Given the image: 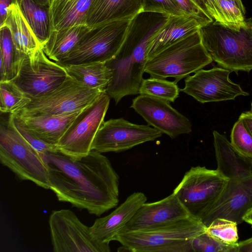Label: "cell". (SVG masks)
<instances>
[{"label": "cell", "instance_id": "603a6c76", "mask_svg": "<svg viewBox=\"0 0 252 252\" xmlns=\"http://www.w3.org/2000/svg\"><path fill=\"white\" fill-rule=\"evenodd\" d=\"M2 26L7 27L10 30L15 47L21 55H30L43 49L24 16L18 3L10 5L5 21L1 26Z\"/></svg>", "mask_w": 252, "mask_h": 252}, {"label": "cell", "instance_id": "7402d4cb", "mask_svg": "<svg viewBox=\"0 0 252 252\" xmlns=\"http://www.w3.org/2000/svg\"><path fill=\"white\" fill-rule=\"evenodd\" d=\"M201 27L199 21L190 15H170L150 38L148 59L166 46L198 31Z\"/></svg>", "mask_w": 252, "mask_h": 252}, {"label": "cell", "instance_id": "e0dca14e", "mask_svg": "<svg viewBox=\"0 0 252 252\" xmlns=\"http://www.w3.org/2000/svg\"><path fill=\"white\" fill-rule=\"evenodd\" d=\"M190 216L177 196L172 193L160 200L144 203L120 233L153 228Z\"/></svg>", "mask_w": 252, "mask_h": 252}, {"label": "cell", "instance_id": "484cf974", "mask_svg": "<svg viewBox=\"0 0 252 252\" xmlns=\"http://www.w3.org/2000/svg\"><path fill=\"white\" fill-rule=\"evenodd\" d=\"M68 75L93 89L106 92L112 72L106 62L72 64L63 66Z\"/></svg>", "mask_w": 252, "mask_h": 252}, {"label": "cell", "instance_id": "52a82bcc", "mask_svg": "<svg viewBox=\"0 0 252 252\" xmlns=\"http://www.w3.org/2000/svg\"><path fill=\"white\" fill-rule=\"evenodd\" d=\"M228 180L217 169L192 167L173 193L191 216L201 220L218 201Z\"/></svg>", "mask_w": 252, "mask_h": 252}, {"label": "cell", "instance_id": "7c38bea8", "mask_svg": "<svg viewBox=\"0 0 252 252\" xmlns=\"http://www.w3.org/2000/svg\"><path fill=\"white\" fill-rule=\"evenodd\" d=\"M67 76L64 67L50 60L41 49L25 56L18 74L11 81L31 98L54 90Z\"/></svg>", "mask_w": 252, "mask_h": 252}, {"label": "cell", "instance_id": "ee69618b", "mask_svg": "<svg viewBox=\"0 0 252 252\" xmlns=\"http://www.w3.org/2000/svg\"><path fill=\"white\" fill-rule=\"evenodd\" d=\"M238 0L239 2H240V3H242V0Z\"/></svg>", "mask_w": 252, "mask_h": 252}, {"label": "cell", "instance_id": "ba28073f", "mask_svg": "<svg viewBox=\"0 0 252 252\" xmlns=\"http://www.w3.org/2000/svg\"><path fill=\"white\" fill-rule=\"evenodd\" d=\"M131 19L113 21L90 28L73 49L57 63L65 66L107 62L119 51Z\"/></svg>", "mask_w": 252, "mask_h": 252}, {"label": "cell", "instance_id": "4dcf8cb0", "mask_svg": "<svg viewBox=\"0 0 252 252\" xmlns=\"http://www.w3.org/2000/svg\"><path fill=\"white\" fill-rule=\"evenodd\" d=\"M93 1V0H74L51 24L50 31L85 24L86 14Z\"/></svg>", "mask_w": 252, "mask_h": 252}, {"label": "cell", "instance_id": "9a60e30c", "mask_svg": "<svg viewBox=\"0 0 252 252\" xmlns=\"http://www.w3.org/2000/svg\"><path fill=\"white\" fill-rule=\"evenodd\" d=\"M130 107L149 125L171 138L191 131L189 120L166 100L140 94L133 99Z\"/></svg>", "mask_w": 252, "mask_h": 252}, {"label": "cell", "instance_id": "ac0fdd59", "mask_svg": "<svg viewBox=\"0 0 252 252\" xmlns=\"http://www.w3.org/2000/svg\"><path fill=\"white\" fill-rule=\"evenodd\" d=\"M147 200L144 193L133 192L110 214L95 220L91 226L93 235L102 243H109L114 241Z\"/></svg>", "mask_w": 252, "mask_h": 252}, {"label": "cell", "instance_id": "836d02e7", "mask_svg": "<svg viewBox=\"0 0 252 252\" xmlns=\"http://www.w3.org/2000/svg\"><path fill=\"white\" fill-rule=\"evenodd\" d=\"M230 142L240 153L252 158V135L240 117L232 127Z\"/></svg>", "mask_w": 252, "mask_h": 252}, {"label": "cell", "instance_id": "30bf717a", "mask_svg": "<svg viewBox=\"0 0 252 252\" xmlns=\"http://www.w3.org/2000/svg\"><path fill=\"white\" fill-rule=\"evenodd\" d=\"M49 225L55 252H110L109 243L98 241L91 227L85 225L69 209L53 211Z\"/></svg>", "mask_w": 252, "mask_h": 252}, {"label": "cell", "instance_id": "4fadbf2b", "mask_svg": "<svg viewBox=\"0 0 252 252\" xmlns=\"http://www.w3.org/2000/svg\"><path fill=\"white\" fill-rule=\"evenodd\" d=\"M162 133L148 125L133 124L121 118L103 122L93 142L91 150L119 153L160 137Z\"/></svg>", "mask_w": 252, "mask_h": 252}, {"label": "cell", "instance_id": "83f0119b", "mask_svg": "<svg viewBox=\"0 0 252 252\" xmlns=\"http://www.w3.org/2000/svg\"><path fill=\"white\" fill-rule=\"evenodd\" d=\"M25 56L16 50L9 28L0 27V82L12 81L17 76Z\"/></svg>", "mask_w": 252, "mask_h": 252}, {"label": "cell", "instance_id": "ffe728a7", "mask_svg": "<svg viewBox=\"0 0 252 252\" xmlns=\"http://www.w3.org/2000/svg\"><path fill=\"white\" fill-rule=\"evenodd\" d=\"M82 110L60 115H14L21 124L37 138L57 146L60 139Z\"/></svg>", "mask_w": 252, "mask_h": 252}, {"label": "cell", "instance_id": "d6986e66", "mask_svg": "<svg viewBox=\"0 0 252 252\" xmlns=\"http://www.w3.org/2000/svg\"><path fill=\"white\" fill-rule=\"evenodd\" d=\"M144 0H93L85 24L91 28L111 21L131 19L144 11Z\"/></svg>", "mask_w": 252, "mask_h": 252}, {"label": "cell", "instance_id": "f1b7e54d", "mask_svg": "<svg viewBox=\"0 0 252 252\" xmlns=\"http://www.w3.org/2000/svg\"><path fill=\"white\" fill-rule=\"evenodd\" d=\"M30 100L31 98L12 81L0 82V113L16 114Z\"/></svg>", "mask_w": 252, "mask_h": 252}, {"label": "cell", "instance_id": "f546056e", "mask_svg": "<svg viewBox=\"0 0 252 252\" xmlns=\"http://www.w3.org/2000/svg\"><path fill=\"white\" fill-rule=\"evenodd\" d=\"M180 90L174 81L151 77L143 80L139 94L174 102L179 96Z\"/></svg>", "mask_w": 252, "mask_h": 252}, {"label": "cell", "instance_id": "2e32d148", "mask_svg": "<svg viewBox=\"0 0 252 252\" xmlns=\"http://www.w3.org/2000/svg\"><path fill=\"white\" fill-rule=\"evenodd\" d=\"M252 208V175L229 180L218 201L201 221L207 227L217 218L226 219L237 224Z\"/></svg>", "mask_w": 252, "mask_h": 252}, {"label": "cell", "instance_id": "8992f818", "mask_svg": "<svg viewBox=\"0 0 252 252\" xmlns=\"http://www.w3.org/2000/svg\"><path fill=\"white\" fill-rule=\"evenodd\" d=\"M212 62L202 43L199 30L166 46L149 59L145 72L152 77L173 78L177 83Z\"/></svg>", "mask_w": 252, "mask_h": 252}, {"label": "cell", "instance_id": "d4e9b609", "mask_svg": "<svg viewBox=\"0 0 252 252\" xmlns=\"http://www.w3.org/2000/svg\"><path fill=\"white\" fill-rule=\"evenodd\" d=\"M205 7L214 21L226 28L239 31L247 23L245 7L237 0H205Z\"/></svg>", "mask_w": 252, "mask_h": 252}, {"label": "cell", "instance_id": "277c9868", "mask_svg": "<svg viewBox=\"0 0 252 252\" xmlns=\"http://www.w3.org/2000/svg\"><path fill=\"white\" fill-rule=\"evenodd\" d=\"M202 43L220 67L235 72L252 70V21L239 31L213 21L200 29Z\"/></svg>", "mask_w": 252, "mask_h": 252}, {"label": "cell", "instance_id": "3957f363", "mask_svg": "<svg viewBox=\"0 0 252 252\" xmlns=\"http://www.w3.org/2000/svg\"><path fill=\"white\" fill-rule=\"evenodd\" d=\"M206 227L190 216L153 228L120 233L114 241L132 252H192L190 240L205 233Z\"/></svg>", "mask_w": 252, "mask_h": 252}, {"label": "cell", "instance_id": "8fae6325", "mask_svg": "<svg viewBox=\"0 0 252 252\" xmlns=\"http://www.w3.org/2000/svg\"><path fill=\"white\" fill-rule=\"evenodd\" d=\"M110 98L106 92L102 93L80 112L57 144L60 152L73 158H80L88 154L104 122Z\"/></svg>", "mask_w": 252, "mask_h": 252}, {"label": "cell", "instance_id": "5bb4252c", "mask_svg": "<svg viewBox=\"0 0 252 252\" xmlns=\"http://www.w3.org/2000/svg\"><path fill=\"white\" fill-rule=\"evenodd\" d=\"M231 72L221 67L200 69L186 78L185 87L180 91L201 103L234 100L239 96L249 95L239 85L230 80Z\"/></svg>", "mask_w": 252, "mask_h": 252}, {"label": "cell", "instance_id": "7bdbcfd3", "mask_svg": "<svg viewBox=\"0 0 252 252\" xmlns=\"http://www.w3.org/2000/svg\"><path fill=\"white\" fill-rule=\"evenodd\" d=\"M21 0H12L13 3H16L19 2ZM39 1H41L42 2L47 3V4H50V1L51 0H37Z\"/></svg>", "mask_w": 252, "mask_h": 252}, {"label": "cell", "instance_id": "b9f144b4", "mask_svg": "<svg viewBox=\"0 0 252 252\" xmlns=\"http://www.w3.org/2000/svg\"><path fill=\"white\" fill-rule=\"evenodd\" d=\"M243 220L251 224L252 227V208L245 214Z\"/></svg>", "mask_w": 252, "mask_h": 252}, {"label": "cell", "instance_id": "74e56055", "mask_svg": "<svg viewBox=\"0 0 252 252\" xmlns=\"http://www.w3.org/2000/svg\"><path fill=\"white\" fill-rule=\"evenodd\" d=\"M13 2L12 0H0V24L2 26L5 21L9 6Z\"/></svg>", "mask_w": 252, "mask_h": 252}, {"label": "cell", "instance_id": "4316f807", "mask_svg": "<svg viewBox=\"0 0 252 252\" xmlns=\"http://www.w3.org/2000/svg\"><path fill=\"white\" fill-rule=\"evenodd\" d=\"M20 9L43 48L51 30L50 4L37 0H21Z\"/></svg>", "mask_w": 252, "mask_h": 252}, {"label": "cell", "instance_id": "9c48e42d", "mask_svg": "<svg viewBox=\"0 0 252 252\" xmlns=\"http://www.w3.org/2000/svg\"><path fill=\"white\" fill-rule=\"evenodd\" d=\"M104 92L91 89L68 75L54 90L40 96L31 97L30 101L15 114L60 115L79 111Z\"/></svg>", "mask_w": 252, "mask_h": 252}, {"label": "cell", "instance_id": "e575fe53", "mask_svg": "<svg viewBox=\"0 0 252 252\" xmlns=\"http://www.w3.org/2000/svg\"><path fill=\"white\" fill-rule=\"evenodd\" d=\"M144 11L171 16L186 14L176 0H144Z\"/></svg>", "mask_w": 252, "mask_h": 252}, {"label": "cell", "instance_id": "cb8c5ba5", "mask_svg": "<svg viewBox=\"0 0 252 252\" xmlns=\"http://www.w3.org/2000/svg\"><path fill=\"white\" fill-rule=\"evenodd\" d=\"M90 29L86 24H79L50 31L43 50L50 60L58 62L73 49Z\"/></svg>", "mask_w": 252, "mask_h": 252}, {"label": "cell", "instance_id": "8d00e7d4", "mask_svg": "<svg viewBox=\"0 0 252 252\" xmlns=\"http://www.w3.org/2000/svg\"><path fill=\"white\" fill-rule=\"evenodd\" d=\"M184 12L196 18L202 27L214 21L210 15L204 13L189 0H176Z\"/></svg>", "mask_w": 252, "mask_h": 252}, {"label": "cell", "instance_id": "7a4b0ae2", "mask_svg": "<svg viewBox=\"0 0 252 252\" xmlns=\"http://www.w3.org/2000/svg\"><path fill=\"white\" fill-rule=\"evenodd\" d=\"M168 17L165 14L143 11L131 19L119 51L106 62L112 72L106 93L116 104L124 96L139 94L148 60L150 38Z\"/></svg>", "mask_w": 252, "mask_h": 252}, {"label": "cell", "instance_id": "44dd1931", "mask_svg": "<svg viewBox=\"0 0 252 252\" xmlns=\"http://www.w3.org/2000/svg\"><path fill=\"white\" fill-rule=\"evenodd\" d=\"M214 146L217 169L229 180L252 175V158L238 151L226 136L214 130Z\"/></svg>", "mask_w": 252, "mask_h": 252}, {"label": "cell", "instance_id": "6da1fadb", "mask_svg": "<svg viewBox=\"0 0 252 252\" xmlns=\"http://www.w3.org/2000/svg\"><path fill=\"white\" fill-rule=\"evenodd\" d=\"M39 154L47 170L49 189L59 201L98 217L117 206L119 177L102 153L92 150L80 158L59 150Z\"/></svg>", "mask_w": 252, "mask_h": 252}, {"label": "cell", "instance_id": "1f68e13d", "mask_svg": "<svg viewBox=\"0 0 252 252\" xmlns=\"http://www.w3.org/2000/svg\"><path fill=\"white\" fill-rule=\"evenodd\" d=\"M206 232L224 244L234 245L238 243L237 223L226 219H215L206 227Z\"/></svg>", "mask_w": 252, "mask_h": 252}, {"label": "cell", "instance_id": "ab89813d", "mask_svg": "<svg viewBox=\"0 0 252 252\" xmlns=\"http://www.w3.org/2000/svg\"><path fill=\"white\" fill-rule=\"evenodd\" d=\"M238 252H252V237L238 243Z\"/></svg>", "mask_w": 252, "mask_h": 252}, {"label": "cell", "instance_id": "5b68a950", "mask_svg": "<svg viewBox=\"0 0 252 252\" xmlns=\"http://www.w3.org/2000/svg\"><path fill=\"white\" fill-rule=\"evenodd\" d=\"M0 161L19 180L49 189L47 170L39 153L17 130L12 114L0 113Z\"/></svg>", "mask_w": 252, "mask_h": 252}, {"label": "cell", "instance_id": "60d3db41", "mask_svg": "<svg viewBox=\"0 0 252 252\" xmlns=\"http://www.w3.org/2000/svg\"><path fill=\"white\" fill-rule=\"evenodd\" d=\"M192 2L195 6H196L199 9L204 13L209 15L206 11L205 7V0H189Z\"/></svg>", "mask_w": 252, "mask_h": 252}, {"label": "cell", "instance_id": "d6a6232c", "mask_svg": "<svg viewBox=\"0 0 252 252\" xmlns=\"http://www.w3.org/2000/svg\"><path fill=\"white\" fill-rule=\"evenodd\" d=\"M193 252H238V243L229 245L216 240L206 232L190 240Z\"/></svg>", "mask_w": 252, "mask_h": 252}, {"label": "cell", "instance_id": "d590c367", "mask_svg": "<svg viewBox=\"0 0 252 252\" xmlns=\"http://www.w3.org/2000/svg\"><path fill=\"white\" fill-rule=\"evenodd\" d=\"M14 124L21 135L39 153L58 150L57 146L47 144L34 136L28 131L20 123L16 116L13 114Z\"/></svg>", "mask_w": 252, "mask_h": 252}, {"label": "cell", "instance_id": "f35d334b", "mask_svg": "<svg viewBox=\"0 0 252 252\" xmlns=\"http://www.w3.org/2000/svg\"><path fill=\"white\" fill-rule=\"evenodd\" d=\"M239 117L243 120L246 128L252 135V102L250 110L243 112Z\"/></svg>", "mask_w": 252, "mask_h": 252}]
</instances>
